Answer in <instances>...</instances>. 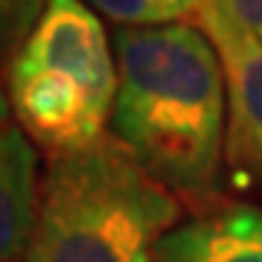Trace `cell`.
I'll return each instance as SVG.
<instances>
[{
    "instance_id": "3",
    "label": "cell",
    "mask_w": 262,
    "mask_h": 262,
    "mask_svg": "<svg viewBox=\"0 0 262 262\" xmlns=\"http://www.w3.org/2000/svg\"><path fill=\"white\" fill-rule=\"evenodd\" d=\"M6 94L29 140L47 155L108 134L117 99V56L84 0H50L6 67Z\"/></svg>"
},
{
    "instance_id": "5",
    "label": "cell",
    "mask_w": 262,
    "mask_h": 262,
    "mask_svg": "<svg viewBox=\"0 0 262 262\" xmlns=\"http://www.w3.org/2000/svg\"><path fill=\"white\" fill-rule=\"evenodd\" d=\"M41 201L35 143L0 88V262H20L29 248Z\"/></svg>"
},
{
    "instance_id": "4",
    "label": "cell",
    "mask_w": 262,
    "mask_h": 262,
    "mask_svg": "<svg viewBox=\"0 0 262 262\" xmlns=\"http://www.w3.org/2000/svg\"><path fill=\"white\" fill-rule=\"evenodd\" d=\"M219 53L227 91L225 166L239 189H262V41L207 0L195 15Z\"/></svg>"
},
{
    "instance_id": "1",
    "label": "cell",
    "mask_w": 262,
    "mask_h": 262,
    "mask_svg": "<svg viewBox=\"0 0 262 262\" xmlns=\"http://www.w3.org/2000/svg\"><path fill=\"white\" fill-rule=\"evenodd\" d=\"M111 134L175 195L210 201L222 184L227 91L219 53L198 24L114 32Z\"/></svg>"
},
{
    "instance_id": "7",
    "label": "cell",
    "mask_w": 262,
    "mask_h": 262,
    "mask_svg": "<svg viewBox=\"0 0 262 262\" xmlns=\"http://www.w3.org/2000/svg\"><path fill=\"white\" fill-rule=\"evenodd\" d=\"M120 27H169L198 15L207 0H88Z\"/></svg>"
},
{
    "instance_id": "9",
    "label": "cell",
    "mask_w": 262,
    "mask_h": 262,
    "mask_svg": "<svg viewBox=\"0 0 262 262\" xmlns=\"http://www.w3.org/2000/svg\"><path fill=\"white\" fill-rule=\"evenodd\" d=\"M236 27L262 41V0H213Z\"/></svg>"
},
{
    "instance_id": "8",
    "label": "cell",
    "mask_w": 262,
    "mask_h": 262,
    "mask_svg": "<svg viewBox=\"0 0 262 262\" xmlns=\"http://www.w3.org/2000/svg\"><path fill=\"white\" fill-rule=\"evenodd\" d=\"M50 0H0V64L9 67L27 44Z\"/></svg>"
},
{
    "instance_id": "6",
    "label": "cell",
    "mask_w": 262,
    "mask_h": 262,
    "mask_svg": "<svg viewBox=\"0 0 262 262\" xmlns=\"http://www.w3.org/2000/svg\"><path fill=\"white\" fill-rule=\"evenodd\" d=\"M155 262H262V210L225 204L178 222L160 239Z\"/></svg>"
},
{
    "instance_id": "2",
    "label": "cell",
    "mask_w": 262,
    "mask_h": 262,
    "mask_svg": "<svg viewBox=\"0 0 262 262\" xmlns=\"http://www.w3.org/2000/svg\"><path fill=\"white\" fill-rule=\"evenodd\" d=\"M181 198L114 134L50 155L35 230L20 262H155Z\"/></svg>"
}]
</instances>
